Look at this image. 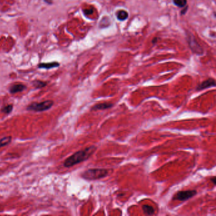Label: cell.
<instances>
[{"mask_svg": "<svg viewBox=\"0 0 216 216\" xmlns=\"http://www.w3.org/2000/svg\"><path fill=\"white\" fill-rule=\"evenodd\" d=\"M215 81L212 78H209L207 80H205L204 82L198 86L197 88V91H200L205 90V89L209 88L211 87H215Z\"/></svg>", "mask_w": 216, "mask_h": 216, "instance_id": "6", "label": "cell"}, {"mask_svg": "<svg viewBox=\"0 0 216 216\" xmlns=\"http://www.w3.org/2000/svg\"><path fill=\"white\" fill-rule=\"evenodd\" d=\"M112 104H110V103H102V104L95 105V106L92 107V110H107L110 108L113 107Z\"/></svg>", "mask_w": 216, "mask_h": 216, "instance_id": "9", "label": "cell"}, {"mask_svg": "<svg viewBox=\"0 0 216 216\" xmlns=\"http://www.w3.org/2000/svg\"><path fill=\"white\" fill-rule=\"evenodd\" d=\"M187 8H188V6H186V8H185V9H184V10H183V12H181V15H184V13L186 12Z\"/></svg>", "mask_w": 216, "mask_h": 216, "instance_id": "19", "label": "cell"}, {"mask_svg": "<svg viewBox=\"0 0 216 216\" xmlns=\"http://www.w3.org/2000/svg\"><path fill=\"white\" fill-rule=\"evenodd\" d=\"M117 18L120 21H123V20H125L127 19L128 18V13L125 10H119V11L117 12Z\"/></svg>", "mask_w": 216, "mask_h": 216, "instance_id": "10", "label": "cell"}, {"mask_svg": "<svg viewBox=\"0 0 216 216\" xmlns=\"http://www.w3.org/2000/svg\"><path fill=\"white\" fill-rule=\"evenodd\" d=\"M157 39H158V37H154V38H153V39L152 40V43H153V44H155V43H157Z\"/></svg>", "mask_w": 216, "mask_h": 216, "instance_id": "18", "label": "cell"}, {"mask_svg": "<svg viewBox=\"0 0 216 216\" xmlns=\"http://www.w3.org/2000/svg\"><path fill=\"white\" fill-rule=\"evenodd\" d=\"M12 137L11 136H5L4 138L0 139V148L4 147L5 146H7L8 145L12 142Z\"/></svg>", "mask_w": 216, "mask_h": 216, "instance_id": "12", "label": "cell"}, {"mask_svg": "<svg viewBox=\"0 0 216 216\" xmlns=\"http://www.w3.org/2000/svg\"><path fill=\"white\" fill-rule=\"evenodd\" d=\"M32 84L33 85V86L36 89H41L43 88L44 87H45L47 85L46 82H44L43 81H40V80H34L32 82Z\"/></svg>", "mask_w": 216, "mask_h": 216, "instance_id": "13", "label": "cell"}, {"mask_svg": "<svg viewBox=\"0 0 216 216\" xmlns=\"http://www.w3.org/2000/svg\"><path fill=\"white\" fill-rule=\"evenodd\" d=\"M188 42L189 43L190 49L194 53H196L198 55H201L204 53V50L198 44L197 41L195 39V36L192 34L188 36Z\"/></svg>", "mask_w": 216, "mask_h": 216, "instance_id": "5", "label": "cell"}, {"mask_svg": "<svg viewBox=\"0 0 216 216\" xmlns=\"http://www.w3.org/2000/svg\"><path fill=\"white\" fill-rule=\"evenodd\" d=\"M93 13V9L91 8V9H86L84 10V13L85 15H91L92 13Z\"/></svg>", "mask_w": 216, "mask_h": 216, "instance_id": "16", "label": "cell"}, {"mask_svg": "<svg viewBox=\"0 0 216 216\" xmlns=\"http://www.w3.org/2000/svg\"><path fill=\"white\" fill-rule=\"evenodd\" d=\"M60 66V63L57 61H53V62L48 63H40L37 66L39 68H44V69H51V68H57Z\"/></svg>", "mask_w": 216, "mask_h": 216, "instance_id": "8", "label": "cell"}, {"mask_svg": "<svg viewBox=\"0 0 216 216\" xmlns=\"http://www.w3.org/2000/svg\"><path fill=\"white\" fill-rule=\"evenodd\" d=\"M108 170L106 169H90L86 170L81 174V177L86 180H97L106 177Z\"/></svg>", "mask_w": 216, "mask_h": 216, "instance_id": "2", "label": "cell"}, {"mask_svg": "<svg viewBox=\"0 0 216 216\" xmlns=\"http://www.w3.org/2000/svg\"><path fill=\"white\" fill-rule=\"evenodd\" d=\"M142 209L144 214L146 215H152L155 213V209L151 205H143Z\"/></svg>", "mask_w": 216, "mask_h": 216, "instance_id": "11", "label": "cell"}, {"mask_svg": "<svg viewBox=\"0 0 216 216\" xmlns=\"http://www.w3.org/2000/svg\"><path fill=\"white\" fill-rule=\"evenodd\" d=\"M210 180H211L212 182L214 183V184L215 185V181H216V178H215V177L214 176V177H213L212 178H211V179H210Z\"/></svg>", "mask_w": 216, "mask_h": 216, "instance_id": "17", "label": "cell"}, {"mask_svg": "<svg viewBox=\"0 0 216 216\" xmlns=\"http://www.w3.org/2000/svg\"><path fill=\"white\" fill-rule=\"evenodd\" d=\"M26 88V86L23 84H15L9 88V92L11 94H15L24 91Z\"/></svg>", "mask_w": 216, "mask_h": 216, "instance_id": "7", "label": "cell"}, {"mask_svg": "<svg viewBox=\"0 0 216 216\" xmlns=\"http://www.w3.org/2000/svg\"><path fill=\"white\" fill-rule=\"evenodd\" d=\"M97 150V147L95 145H92L87 147L84 150H79L74 153L69 157L66 159L63 163L65 167H71L76 164H79L82 162L88 160L93 154Z\"/></svg>", "mask_w": 216, "mask_h": 216, "instance_id": "1", "label": "cell"}, {"mask_svg": "<svg viewBox=\"0 0 216 216\" xmlns=\"http://www.w3.org/2000/svg\"><path fill=\"white\" fill-rule=\"evenodd\" d=\"M54 104L53 101L48 100L42 102H33L27 107V110L33 112H44L48 110L53 107Z\"/></svg>", "mask_w": 216, "mask_h": 216, "instance_id": "3", "label": "cell"}, {"mask_svg": "<svg viewBox=\"0 0 216 216\" xmlns=\"http://www.w3.org/2000/svg\"><path fill=\"white\" fill-rule=\"evenodd\" d=\"M13 108V105H8L6 106H5L4 107L1 108V112L4 113L5 114H9L12 112V110Z\"/></svg>", "mask_w": 216, "mask_h": 216, "instance_id": "14", "label": "cell"}, {"mask_svg": "<svg viewBox=\"0 0 216 216\" xmlns=\"http://www.w3.org/2000/svg\"><path fill=\"white\" fill-rule=\"evenodd\" d=\"M173 2L178 7H184L187 4V0H173Z\"/></svg>", "mask_w": 216, "mask_h": 216, "instance_id": "15", "label": "cell"}, {"mask_svg": "<svg viewBox=\"0 0 216 216\" xmlns=\"http://www.w3.org/2000/svg\"><path fill=\"white\" fill-rule=\"evenodd\" d=\"M197 194V190H187L180 191L174 195L173 197L174 200H178L181 202L186 201L190 198L193 197L195 195Z\"/></svg>", "mask_w": 216, "mask_h": 216, "instance_id": "4", "label": "cell"}]
</instances>
